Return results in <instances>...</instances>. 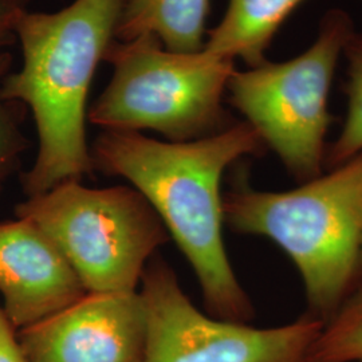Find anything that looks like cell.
Listing matches in <instances>:
<instances>
[{"instance_id": "cell-3", "label": "cell", "mask_w": 362, "mask_h": 362, "mask_svg": "<svg viewBox=\"0 0 362 362\" xmlns=\"http://www.w3.org/2000/svg\"><path fill=\"white\" fill-rule=\"evenodd\" d=\"M239 173L223 194L224 223L281 247L303 281L308 315L326 324L349 297L360 264L362 153L285 192L254 189Z\"/></svg>"}, {"instance_id": "cell-9", "label": "cell", "mask_w": 362, "mask_h": 362, "mask_svg": "<svg viewBox=\"0 0 362 362\" xmlns=\"http://www.w3.org/2000/svg\"><path fill=\"white\" fill-rule=\"evenodd\" d=\"M0 294L16 330L38 324L88 293L62 252L30 220L0 223Z\"/></svg>"}, {"instance_id": "cell-18", "label": "cell", "mask_w": 362, "mask_h": 362, "mask_svg": "<svg viewBox=\"0 0 362 362\" xmlns=\"http://www.w3.org/2000/svg\"><path fill=\"white\" fill-rule=\"evenodd\" d=\"M358 1H360V3H361V4H362V0H358Z\"/></svg>"}, {"instance_id": "cell-4", "label": "cell", "mask_w": 362, "mask_h": 362, "mask_svg": "<svg viewBox=\"0 0 362 362\" xmlns=\"http://www.w3.org/2000/svg\"><path fill=\"white\" fill-rule=\"evenodd\" d=\"M105 62L113 77L91 106L89 121L104 130H155L169 143L214 136L235 121L223 105L235 61L211 52H168L153 34L113 40Z\"/></svg>"}, {"instance_id": "cell-13", "label": "cell", "mask_w": 362, "mask_h": 362, "mask_svg": "<svg viewBox=\"0 0 362 362\" xmlns=\"http://www.w3.org/2000/svg\"><path fill=\"white\" fill-rule=\"evenodd\" d=\"M346 58L345 91L348 95V113L336 141L326 152L325 164L339 167L362 153V34L354 33L342 52Z\"/></svg>"}, {"instance_id": "cell-8", "label": "cell", "mask_w": 362, "mask_h": 362, "mask_svg": "<svg viewBox=\"0 0 362 362\" xmlns=\"http://www.w3.org/2000/svg\"><path fill=\"white\" fill-rule=\"evenodd\" d=\"M148 311L140 293H88L18 330L25 362H145Z\"/></svg>"}, {"instance_id": "cell-16", "label": "cell", "mask_w": 362, "mask_h": 362, "mask_svg": "<svg viewBox=\"0 0 362 362\" xmlns=\"http://www.w3.org/2000/svg\"><path fill=\"white\" fill-rule=\"evenodd\" d=\"M0 362H25L18 333L0 305Z\"/></svg>"}, {"instance_id": "cell-1", "label": "cell", "mask_w": 362, "mask_h": 362, "mask_svg": "<svg viewBox=\"0 0 362 362\" xmlns=\"http://www.w3.org/2000/svg\"><path fill=\"white\" fill-rule=\"evenodd\" d=\"M264 144L248 122L188 143H163L140 132L104 130L93 144L94 169L118 176L155 208L191 263L214 318L247 324L254 308L230 264L223 240L224 170Z\"/></svg>"}, {"instance_id": "cell-2", "label": "cell", "mask_w": 362, "mask_h": 362, "mask_svg": "<svg viewBox=\"0 0 362 362\" xmlns=\"http://www.w3.org/2000/svg\"><path fill=\"white\" fill-rule=\"evenodd\" d=\"M128 0H76L57 13L27 11L16 26L23 64L1 82L6 100L33 113L38 155L22 176L28 197L81 181L94 170L86 141V104Z\"/></svg>"}, {"instance_id": "cell-15", "label": "cell", "mask_w": 362, "mask_h": 362, "mask_svg": "<svg viewBox=\"0 0 362 362\" xmlns=\"http://www.w3.org/2000/svg\"><path fill=\"white\" fill-rule=\"evenodd\" d=\"M31 0H0V54L16 40V26Z\"/></svg>"}, {"instance_id": "cell-14", "label": "cell", "mask_w": 362, "mask_h": 362, "mask_svg": "<svg viewBox=\"0 0 362 362\" xmlns=\"http://www.w3.org/2000/svg\"><path fill=\"white\" fill-rule=\"evenodd\" d=\"M13 55L0 54V86L3 79L11 73ZM26 106L18 101L6 100L0 91V191L7 179L21 165V158L28 148L22 124L26 117Z\"/></svg>"}, {"instance_id": "cell-5", "label": "cell", "mask_w": 362, "mask_h": 362, "mask_svg": "<svg viewBox=\"0 0 362 362\" xmlns=\"http://www.w3.org/2000/svg\"><path fill=\"white\" fill-rule=\"evenodd\" d=\"M46 233L86 293H136L144 270L169 233L137 189H91L69 181L15 207Z\"/></svg>"}, {"instance_id": "cell-6", "label": "cell", "mask_w": 362, "mask_h": 362, "mask_svg": "<svg viewBox=\"0 0 362 362\" xmlns=\"http://www.w3.org/2000/svg\"><path fill=\"white\" fill-rule=\"evenodd\" d=\"M354 33L349 13L332 8L308 50L285 62L236 70L227 85L228 103L300 182L322 175L330 89L339 57Z\"/></svg>"}, {"instance_id": "cell-11", "label": "cell", "mask_w": 362, "mask_h": 362, "mask_svg": "<svg viewBox=\"0 0 362 362\" xmlns=\"http://www.w3.org/2000/svg\"><path fill=\"white\" fill-rule=\"evenodd\" d=\"M209 7L211 0H128L117 25L116 40L153 34L168 52H202Z\"/></svg>"}, {"instance_id": "cell-12", "label": "cell", "mask_w": 362, "mask_h": 362, "mask_svg": "<svg viewBox=\"0 0 362 362\" xmlns=\"http://www.w3.org/2000/svg\"><path fill=\"white\" fill-rule=\"evenodd\" d=\"M306 362H362V288L324 324Z\"/></svg>"}, {"instance_id": "cell-17", "label": "cell", "mask_w": 362, "mask_h": 362, "mask_svg": "<svg viewBox=\"0 0 362 362\" xmlns=\"http://www.w3.org/2000/svg\"><path fill=\"white\" fill-rule=\"evenodd\" d=\"M360 264L362 267V235H361V247H360Z\"/></svg>"}, {"instance_id": "cell-7", "label": "cell", "mask_w": 362, "mask_h": 362, "mask_svg": "<svg viewBox=\"0 0 362 362\" xmlns=\"http://www.w3.org/2000/svg\"><path fill=\"white\" fill-rule=\"evenodd\" d=\"M149 321L145 362H306L324 322L308 314L293 324L258 329L197 310L160 255L143 276Z\"/></svg>"}, {"instance_id": "cell-10", "label": "cell", "mask_w": 362, "mask_h": 362, "mask_svg": "<svg viewBox=\"0 0 362 362\" xmlns=\"http://www.w3.org/2000/svg\"><path fill=\"white\" fill-rule=\"evenodd\" d=\"M303 1L230 0L219 25L208 31L204 50L220 58H239L250 69L263 65L272 39Z\"/></svg>"}]
</instances>
